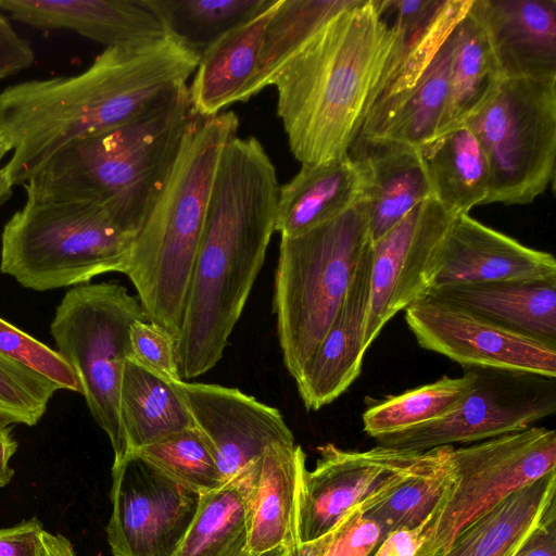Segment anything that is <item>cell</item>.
I'll use <instances>...</instances> for the list:
<instances>
[{
    "label": "cell",
    "instance_id": "obj_1",
    "mask_svg": "<svg viewBox=\"0 0 556 556\" xmlns=\"http://www.w3.org/2000/svg\"><path fill=\"white\" fill-rule=\"evenodd\" d=\"M200 55L166 36L105 48L84 72L0 91V131L12 148L13 186L78 138L123 125L187 86Z\"/></svg>",
    "mask_w": 556,
    "mask_h": 556
},
{
    "label": "cell",
    "instance_id": "obj_2",
    "mask_svg": "<svg viewBox=\"0 0 556 556\" xmlns=\"http://www.w3.org/2000/svg\"><path fill=\"white\" fill-rule=\"evenodd\" d=\"M278 191L276 168L256 138L236 136L224 147L176 339L182 381L223 358L275 231Z\"/></svg>",
    "mask_w": 556,
    "mask_h": 556
},
{
    "label": "cell",
    "instance_id": "obj_3",
    "mask_svg": "<svg viewBox=\"0 0 556 556\" xmlns=\"http://www.w3.org/2000/svg\"><path fill=\"white\" fill-rule=\"evenodd\" d=\"M399 46L382 0H352L277 74V115L301 164L349 155Z\"/></svg>",
    "mask_w": 556,
    "mask_h": 556
},
{
    "label": "cell",
    "instance_id": "obj_4",
    "mask_svg": "<svg viewBox=\"0 0 556 556\" xmlns=\"http://www.w3.org/2000/svg\"><path fill=\"white\" fill-rule=\"evenodd\" d=\"M194 116L186 86L123 125L73 140L25 182L27 199L96 204L137 236Z\"/></svg>",
    "mask_w": 556,
    "mask_h": 556
},
{
    "label": "cell",
    "instance_id": "obj_5",
    "mask_svg": "<svg viewBox=\"0 0 556 556\" xmlns=\"http://www.w3.org/2000/svg\"><path fill=\"white\" fill-rule=\"evenodd\" d=\"M238 116L195 115L157 200L136 236L125 275L148 319L177 339L224 147L237 136Z\"/></svg>",
    "mask_w": 556,
    "mask_h": 556
},
{
    "label": "cell",
    "instance_id": "obj_6",
    "mask_svg": "<svg viewBox=\"0 0 556 556\" xmlns=\"http://www.w3.org/2000/svg\"><path fill=\"white\" fill-rule=\"evenodd\" d=\"M369 243L363 199L304 233L280 238L274 312L282 361L294 381L339 312Z\"/></svg>",
    "mask_w": 556,
    "mask_h": 556
},
{
    "label": "cell",
    "instance_id": "obj_7",
    "mask_svg": "<svg viewBox=\"0 0 556 556\" xmlns=\"http://www.w3.org/2000/svg\"><path fill=\"white\" fill-rule=\"evenodd\" d=\"M135 238L96 204L27 199L3 227L0 271L35 291L85 285L125 274Z\"/></svg>",
    "mask_w": 556,
    "mask_h": 556
},
{
    "label": "cell",
    "instance_id": "obj_8",
    "mask_svg": "<svg viewBox=\"0 0 556 556\" xmlns=\"http://www.w3.org/2000/svg\"><path fill=\"white\" fill-rule=\"evenodd\" d=\"M148 319L138 296L116 282L85 283L68 290L55 308L50 332L56 351L75 370L87 407L106 433L113 464L126 457L119 424V390L131 356L129 327Z\"/></svg>",
    "mask_w": 556,
    "mask_h": 556
},
{
    "label": "cell",
    "instance_id": "obj_9",
    "mask_svg": "<svg viewBox=\"0 0 556 556\" xmlns=\"http://www.w3.org/2000/svg\"><path fill=\"white\" fill-rule=\"evenodd\" d=\"M466 124L489 163L485 204H529L553 182L556 76L503 78Z\"/></svg>",
    "mask_w": 556,
    "mask_h": 556
},
{
    "label": "cell",
    "instance_id": "obj_10",
    "mask_svg": "<svg viewBox=\"0 0 556 556\" xmlns=\"http://www.w3.org/2000/svg\"><path fill=\"white\" fill-rule=\"evenodd\" d=\"M454 481L427 522L416 556H442L454 538L515 491L556 470V432L545 427L451 451Z\"/></svg>",
    "mask_w": 556,
    "mask_h": 556
},
{
    "label": "cell",
    "instance_id": "obj_11",
    "mask_svg": "<svg viewBox=\"0 0 556 556\" xmlns=\"http://www.w3.org/2000/svg\"><path fill=\"white\" fill-rule=\"evenodd\" d=\"M448 446L410 451L376 445L363 452L332 443L318 446L315 467L305 466L299 480L298 546L333 531L354 508L433 464Z\"/></svg>",
    "mask_w": 556,
    "mask_h": 556
},
{
    "label": "cell",
    "instance_id": "obj_12",
    "mask_svg": "<svg viewBox=\"0 0 556 556\" xmlns=\"http://www.w3.org/2000/svg\"><path fill=\"white\" fill-rule=\"evenodd\" d=\"M475 382L458 407L427 425L375 439L377 445L427 451L477 443L532 427L556 412V377L470 367Z\"/></svg>",
    "mask_w": 556,
    "mask_h": 556
},
{
    "label": "cell",
    "instance_id": "obj_13",
    "mask_svg": "<svg viewBox=\"0 0 556 556\" xmlns=\"http://www.w3.org/2000/svg\"><path fill=\"white\" fill-rule=\"evenodd\" d=\"M106 536L114 556H174L201 493L132 455L112 466Z\"/></svg>",
    "mask_w": 556,
    "mask_h": 556
},
{
    "label": "cell",
    "instance_id": "obj_14",
    "mask_svg": "<svg viewBox=\"0 0 556 556\" xmlns=\"http://www.w3.org/2000/svg\"><path fill=\"white\" fill-rule=\"evenodd\" d=\"M455 216L429 198L375 241H370V304L366 349L399 312L428 293Z\"/></svg>",
    "mask_w": 556,
    "mask_h": 556
},
{
    "label": "cell",
    "instance_id": "obj_15",
    "mask_svg": "<svg viewBox=\"0 0 556 556\" xmlns=\"http://www.w3.org/2000/svg\"><path fill=\"white\" fill-rule=\"evenodd\" d=\"M419 346L465 367H491L556 377V346L503 329L429 293L404 309Z\"/></svg>",
    "mask_w": 556,
    "mask_h": 556
},
{
    "label": "cell",
    "instance_id": "obj_16",
    "mask_svg": "<svg viewBox=\"0 0 556 556\" xmlns=\"http://www.w3.org/2000/svg\"><path fill=\"white\" fill-rule=\"evenodd\" d=\"M177 387L225 483L257 464L268 446L294 443L278 408L237 388L182 380Z\"/></svg>",
    "mask_w": 556,
    "mask_h": 556
},
{
    "label": "cell",
    "instance_id": "obj_17",
    "mask_svg": "<svg viewBox=\"0 0 556 556\" xmlns=\"http://www.w3.org/2000/svg\"><path fill=\"white\" fill-rule=\"evenodd\" d=\"M556 279L553 254L523 245L463 214L445 237L441 261L430 288L472 282Z\"/></svg>",
    "mask_w": 556,
    "mask_h": 556
},
{
    "label": "cell",
    "instance_id": "obj_18",
    "mask_svg": "<svg viewBox=\"0 0 556 556\" xmlns=\"http://www.w3.org/2000/svg\"><path fill=\"white\" fill-rule=\"evenodd\" d=\"M370 243L345 299L316 353L295 380L306 410H318L344 393L359 376L367 351L366 323L370 304Z\"/></svg>",
    "mask_w": 556,
    "mask_h": 556
},
{
    "label": "cell",
    "instance_id": "obj_19",
    "mask_svg": "<svg viewBox=\"0 0 556 556\" xmlns=\"http://www.w3.org/2000/svg\"><path fill=\"white\" fill-rule=\"evenodd\" d=\"M503 78L556 76V0H472Z\"/></svg>",
    "mask_w": 556,
    "mask_h": 556
},
{
    "label": "cell",
    "instance_id": "obj_20",
    "mask_svg": "<svg viewBox=\"0 0 556 556\" xmlns=\"http://www.w3.org/2000/svg\"><path fill=\"white\" fill-rule=\"evenodd\" d=\"M13 20L39 29H67L111 47L155 40L167 35L142 0H0Z\"/></svg>",
    "mask_w": 556,
    "mask_h": 556
},
{
    "label": "cell",
    "instance_id": "obj_21",
    "mask_svg": "<svg viewBox=\"0 0 556 556\" xmlns=\"http://www.w3.org/2000/svg\"><path fill=\"white\" fill-rule=\"evenodd\" d=\"M349 155L359 166L370 241H375L422 201L433 198L418 148L356 139Z\"/></svg>",
    "mask_w": 556,
    "mask_h": 556
},
{
    "label": "cell",
    "instance_id": "obj_22",
    "mask_svg": "<svg viewBox=\"0 0 556 556\" xmlns=\"http://www.w3.org/2000/svg\"><path fill=\"white\" fill-rule=\"evenodd\" d=\"M428 293L503 329L556 346V279L458 283Z\"/></svg>",
    "mask_w": 556,
    "mask_h": 556
},
{
    "label": "cell",
    "instance_id": "obj_23",
    "mask_svg": "<svg viewBox=\"0 0 556 556\" xmlns=\"http://www.w3.org/2000/svg\"><path fill=\"white\" fill-rule=\"evenodd\" d=\"M277 2L270 0L254 16L227 31L203 52L188 88L195 115L214 116L242 101L255 74L264 28Z\"/></svg>",
    "mask_w": 556,
    "mask_h": 556
},
{
    "label": "cell",
    "instance_id": "obj_24",
    "mask_svg": "<svg viewBox=\"0 0 556 556\" xmlns=\"http://www.w3.org/2000/svg\"><path fill=\"white\" fill-rule=\"evenodd\" d=\"M363 189L362 170L350 155L302 164L298 174L279 187L275 231L280 238L304 233L361 201Z\"/></svg>",
    "mask_w": 556,
    "mask_h": 556
},
{
    "label": "cell",
    "instance_id": "obj_25",
    "mask_svg": "<svg viewBox=\"0 0 556 556\" xmlns=\"http://www.w3.org/2000/svg\"><path fill=\"white\" fill-rule=\"evenodd\" d=\"M118 412L125 459L148 445L195 427L177 381L157 376L130 357L123 369Z\"/></svg>",
    "mask_w": 556,
    "mask_h": 556
},
{
    "label": "cell",
    "instance_id": "obj_26",
    "mask_svg": "<svg viewBox=\"0 0 556 556\" xmlns=\"http://www.w3.org/2000/svg\"><path fill=\"white\" fill-rule=\"evenodd\" d=\"M453 31L415 85L370 114L356 139L418 148L434 137L448 97Z\"/></svg>",
    "mask_w": 556,
    "mask_h": 556
},
{
    "label": "cell",
    "instance_id": "obj_27",
    "mask_svg": "<svg viewBox=\"0 0 556 556\" xmlns=\"http://www.w3.org/2000/svg\"><path fill=\"white\" fill-rule=\"evenodd\" d=\"M432 197L451 215L469 214L486 203L491 175L473 131L462 124L418 147Z\"/></svg>",
    "mask_w": 556,
    "mask_h": 556
},
{
    "label": "cell",
    "instance_id": "obj_28",
    "mask_svg": "<svg viewBox=\"0 0 556 556\" xmlns=\"http://www.w3.org/2000/svg\"><path fill=\"white\" fill-rule=\"evenodd\" d=\"M261 460L222 488L201 494L174 556H253L250 523Z\"/></svg>",
    "mask_w": 556,
    "mask_h": 556
},
{
    "label": "cell",
    "instance_id": "obj_29",
    "mask_svg": "<svg viewBox=\"0 0 556 556\" xmlns=\"http://www.w3.org/2000/svg\"><path fill=\"white\" fill-rule=\"evenodd\" d=\"M306 456L300 445L273 444L261 460L250 523L253 556L278 545L298 547L295 508L298 486Z\"/></svg>",
    "mask_w": 556,
    "mask_h": 556
},
{
    "label": "cell",
    "instance_id": "obj_30",
    "mask_svg": "<svg viewBox=\"0 0 556 556\" xmlns=\"http://www.w3.org/2000/svg\"><path fill=\"white\" fill-rule=\"evenodd\" d=\"M554 497L556 470L479 516L454 538L442 556H513Z\"/></svg>",
    "mask_w": 556,
    "mask_h": 556
},
{
    "label": "cell",
    "instance_id": "obj_31",
    "mask_svg": "<svg viewBox=\"0 0 556 556\" xmlns=\"http://www.w3.org/2000/svg\"><path fill=\"white\" fill-rule=\"evenodd\" d=\"M502 79L488 36L468 9L453 31L448 97L434 137L464 124Z\"/></svg>",
    "mask_w": 556,
    "mask_h": 556
},
{
    "label": "cell",
    "instance_id": "obj_32",
    "mask_svg": "<svg viewBox=\"0 0 556 556\" xmlns=\"http://www.w3.org/2000/svg\"><path fill=\"white\" fill-rule=\"evenodd\" d=\"M472 0H441L424 18L392 26L399 46L372 99L366 118L393 98L412 88L431 63L453 29L467 13Z\"/></svg>",
    "mask_w": 556,
    "mask_h": 556
},
{
    "label": "cell",
    "instance_id": "obj_33",
    "mask_svg": "<svg viewBox=\"0 0 556 556\" xmlns=\"http://www.w3.org/2000/svg\"><path fill=\"white\" fill-rule=\"evenodd\" d=\"M352 0H278L262 35L255 74L245 89V102L273 85L292 54L326 21Z\"/></svg>",
    "mask_w": 556,
    "mask_h": 556
},
{
    "label": "cell",
    "instance_id": "obj_34",
    "mask_svg": "<svg viewBox=\"0 0 556 556\" xmlns=\"http://www.w3.org/2000/svg\"><path fill=\"white\" fill-rule=\"evenodd\" d=\"M473 382V369L465 367L462 377L445 376L389 396L363 413V430L376 439L441 419L458 407Z\"/></svg>",
    "mask_w": 556,
    "mask_h": 556
},
{
    "label": "cell",
    "instance_id": "obj_35",
    "mask_svg": "<svg viewBox=\"0 0 556 556\" xmlns=\"http://www.w3.org/2000/svg\"><path fill=\"white\" fill-rule=\"evenodd\" d=\"M270 0H142L165 28L198 55Z\"/></svg>",
    "mask_w": 556,
    "mask_h": 556
},
{
    "label": "cell",
    "instance_id": "obj_36",
    "mask_svg": "<svg viewBox=\"0 0 556 556\" xmlns=\"http://www.w3.org/2000/svg\"><path fill=\"white\" fill-rule=\"evenodd\" d=\"M452 448L448 446L438 460L395 488L363 503L362 514L381 526L384 538L429 521L454 481Z\"/></svg>",
    "mask_w": 556,
    "mask_h": 556
},
{
    "label": "cell",
    "instance_id": "obj_37",
    "mask_svg": "<svg viewBox=\"0 0 556 556\" xmlns=\"http://www.w3.org/2000/svg\"><path fill=\"white\" fill-rule=\"evenodd\" d=\"M135 455L201 494L226 484L207 441L195 427L148 445Z\"/></svg>",
    "mask_w": 556,
    "mask_h": 556
},
{
    "label": "cell",
    "instance_id": "obj_38",
    "mask_svg": "<svg viewBox=\"0 0 556 556\" xmlns=\"http://www.w3.org/2000/svg\"><path fill=\"white\" fill-rule=\"evenodd\" d=\"M59 388L45 377L0 354V419L35 426Z\"/></svg>",
    "mask_w": 556,
    "mask_h": 556
},
{
    "label": "cell",
    "instance_id": "obj_39",
    "mask_svg": "<svg viewBox=\"0 0 556 556\" xmlns=\"http://www.w3.org/2000/svg\"><path fill=\"white\" fill-rule=\"evenodd\" d=\"M0 354L53 382L59 390L83 393L68 362L56 351L0 317Z\"/></svg>",
    "mask_w": 556,
    "mask_h": 556
},
{
    "label": "cell",
    "instance_id": "obj_40",
    "mask_svg": "<svg viewBox=\"0 0 556 556\" xmlns=\"http://www.w3.org/2000/svg\"><path fill=\"white\" fill-rule=\"evenodd\" d=\"M135 362L168 381H179L176 339L161 325L149 319L135 320L129 327Z\"/></svg>",
    "mask_w": 556,
    "mask_h": 556
},
{
    "label": "cell",
    "instance_id": "obj_41",
    "mask_svg": "<svg viewBox=\"0 0 556 556\" xmlns=\"http://www.w3.org/2000/svg\"><path fill=\"white\" fill-rule=\"evenodd\" d=\"M363 505V504H362ZM354 508L336 528L323 556H370L384 539L381 526Z\"/></svg>",
    "mask_w": 556,
    "mask_h": 556
},
{
    "label": "cell",
    "instance_id": "obj_42",
    "mask_svg": "<svg viewBox=\"0 0 556 556\" xmlns=\"http://www.w3.org/2000/svg\"><path fill=\"white\" fill-rule=\"evenodd\" d=\"M45 529L37 518L0 529V556H46Z\"/></svg>",
    "mask_w": 556,
    "mask_h": 556
},
{
    "label": "cell",
    "instance_id": "obj_43",
    "mask_svg": "<svg viewBox=\"0 0 556 556\" xmlns=\"http://www.w3.org/2000/svg\"><path fill=\"white\" fill-rule=\"evenodd\" d=\"M35 59L31 46L0 13V80L30 67Z\"/></svg>",
    "mask_w": 556,
    "mask_h": 556
},
{
    "label": "cell",
    "instance_id": "obj_44",
    "mask_svg": "<svg viewBox=\"0 0 556 556\" xmlns=\"http://www.w3.org/2000/svg\"><path fill=\"white\" fill-rule=\"evenodd\" d=\"M513 556H556V497Z\"/></svg>",
    "mask_w": 556,
    "mask_h": 556
},
{
    "label": "cell",
    "instance_id": "obj_45",
    "mask_svg": "<svg viewBox=\"0 0 556 556\" xmlns=\"http://www.w3.org/2000/svg\"><path fill=\"white\" fill-rule=\"evenodd\" d=\"M426 525L389 533L372 556H416L424 542L422 533Z\"/></svg>",
    "mask_w": 556,
    "mask_h": 556
},
{
    "label": "cell",
    "instance_id": "obj_46",
    "mask_svg": "<svg viewBox=\"0 0 556 556\" xmlns=\"http://www.w3.org/2000/svg\"><path fill=\"white\" fill-rule=\"evenodd\" d=\"M16 450L17 442L12 434L10 425L0 419V488L8 485L14 476L10 460Z\"/></svg>",
    "mask_w": 556,
    "mask_h": 556
},
{
    "label": "cell",
    "instance_id": "obj_47",
    "mask_svg": "<svg viewBox=\"0 0 556 556\" xmlns=\"http://www.w3.org/2000/svg\"><path fill=\"white\" fill-rule=\"evenodd\" d=\"M46 556H77L72 542L60 533H43Z\"/></svg>",
    "mask_w": 556,
    "mask_h": 556
},
{
    "label": "cell",
    "instance_id": "obj_48",
    "mask_svg": "<svg viewBox=\"0 0 556 556\" xmlns=\"http://www.w3.org/2000/svg\"><path fill=\"white\" fill-rule=\"evenodd\" d=\"M11 151L12 148L10 143L7 141L5 137L0 131V206L12 197L14 187L4 169V165L1 166L3 159Z\"/></svg>",
    "mask_w": 556,
    "mask_h": 556
},
{
    "label": "cell",
    "instance_id": "obj_49",
    "mask_svg": "<svg viewBox=\"0 0 556 556\" xmlns=\"http://www.w3.org/2000/svg\"><path fill=\"white\" fill-rule=\"evenodd\" d=\"M334 530L313 542L299 545L293 556H323L333 539Z\"/></svg>",
    "mask_w": 556,
    "mask_h": 556
},
{
    "label": "cell",
    "instance_id": "obj_50",
    "mask_svg": "<svg viewBox=\"0 0 556 556\" xmlns=\"http://www.w3.org/2000/svg\"><path fill=\"white\" fill-rule=\"evenodd\" d=\"M296 547L289 544H281L276 546L275 548L262 553L257 556H293Z\"/></svg>",
    "mask_w": 556,
    "mask_h": 556
}]
</instances>
